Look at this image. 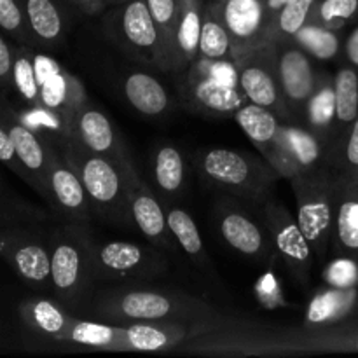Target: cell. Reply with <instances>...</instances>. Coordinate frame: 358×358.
I'll return each instance as SVG.
<instances>
[{
  "label": "cell",
  "instance_id": "obj_1",
  "mask_svg": "<svg viewBox=\"0 0 358 358\" xmlns=\"http://www.w3.org/2000/svg\"><path fill=\"white\" fill-rule=\"evenodd\" d=\"M87 311L110 324L150 320H180L187 324L215 322V308L182 290L152 285H121L93 294Z\"/></svg>",
  "mask_w": 358,
  "mask_h": 358
},
{
  "label": "cell",
  "instance_id": "obj_2",
  "mask_svg": "<svg viewBox=\"0 0 358 358\" xmlns=\"http://www.w3.org/2000/svg\"><path fill=\"white\" fill-rule=\"evenodd\" d=\"M51 250V290L56 301L72 313L87 306L96 280L91 227L59 222L49 231Z\"/></svg>",
  "mask_w": 358,
  "mask_h": 358
},
{
  "label": "cell",
  "instance_id": "obj_3",
  "mask_svg": "<svg viewBox=\"0 0 358 358\" xmlns=\"http://www.w3.org/2000/svg\"><path fill=\"white\" fill-rule=\"evenodd\" d=\"M185 353L212 357H285L308 355L297 331L278 332L252 324H238L219 318L194 324ZM182 343V345H184Z\"/></svg>",
  "mask_w": 358,
  "mask_h": 358
},
{
  "label": "cell",
  "instance_id": "obj_4",
  "mask_svg": "<svg viewBox=\"0 0 358 358\" xmlns=\"http://www.w3.org/2000/svg\"><path fill=\"white\" fill-rule=\"evenodd\" d=\"M55 145L58 147L63 159L79 175L93 215L117 226L135 227L126 189L124 166L91 152L76 138L62 140Z\"/></svg>",
  "mask_w": 358,
  "mask_h": 358
},
{
  "label": "cell",
  "instance_id": "obj_5",
  "mask_svg": "<svg viewBox=\"0 0 358 358\" xmlns=\"http://www.w3.org/2000/svg\"><path fill=\"white\" fill-rule=\"evenodd\" d=\"M20 317L28 334L42 343H65L84 350L114 352L117 325L77 318L58 301L30 297L20 304Z\"/></svg>",
  "mask_w": 358,
  "mask_h": 358
},
{
  "label": "cell",
  "instance_id": "obj_6",
  "mask_svg": "<svg viewBox=\"0 0 358 358\" xmlns=\"http://www.w3.org/2000/svg\"><path fill=\"white\" fill-rule=\"evenodd\" d=\"M199 175L213 187L254 205H264L280 177L264 159L234 149H208L198 157Z\"/></svg>",
  "mask_w": 358,
  "mask_h": 358
},
{
  "label": "cell",
  "instance_id": "obj_7",
  "mask_svg": "<svg viewBox=\"0 0 358 358\" xmlns=\"http://www.w3.org/2000/svg\"><path fill=\"white\" fill-rule=\"evenodd\" d=\"M180 93L189 108L208 115H234L248 101L238 83L236 62L196 58L184 70Z\"/></svg>",
  "mask_w": 358,
  "mask_h": 358
},
{
  "label": "cell",
  "instance_id": "obj_8",
  "mask_svg": "<svg viewBox=\"0 0 358 358\" xmlns=\"http://www.w3.org/2000/svg\"><path fill=\"white\" fill-rule=\"evenodd\" d=\"M297 201V222L306 236L313 255L324 259L334 226V185L336 177L329 173L327 166L304 171L292 180Z\"/></svg>",
  "mask_w": 358,
  "mask_h": 358
},
{
  "label": "cell",
  "instance_id": "obj_9",
  "mask_svg": "<svg viewBox=\"0 0 358 358\" xmlns=\"http://www.w3.org/2000/svg\"><path fill=\"white\" fill-rule=\"evenodd\" d=\"M0 255L28 285L51 289L49 231L38 229L37 222L2 224Z\"/></svg>",
  "mask_w": 358,
  "mask_h": 358
},
{
  "label": "cell",
  "instance_id": "obj_10",
  "mask_svg": "<svg viewBox=\"0 0 358 358\" xmlns=\"http://www.w3.org/2000/svg\"><path fill=\"white\" fill-rule=\"evenodd\" d=\"M112 41L138 62L170 72L163 38L154 23L145 0H126L110 21Z\"/></svg>",
  "mask_w": 358,
  "mask_h": 358
},
{
  "label": "cell",
  "instance_id": "obj_11",
  "mask_svg": "<svg viewBox=\"0 0 358 358\" xmlns=\"http://www.w3.org/2000/svg\"><path fill=\"white\" fill-rule=\"evenodd\" d=\"M0 119L3 121L10 138H13L17 159H20L24 175H27L24 182L51 208L49 168H51L55 142L44 131L31 128L23 119L21 112L13 108V105L7 103L2 98H0Z\"/></svg>",
  "mask_w": 358,
  "mask_h": 358
},
{
  "label": "cell",
  "instance_id": "obj_12",
  "mask_svg": "<svg viewBox=\"0 0 358 358\" xmlns=\"http://www.w3.org/2000/svg\"><path fill=\"white\" fill-rule=\"evenodd\" d=\"M168 259L164 250L156 245L133 241H108L94 250L96 280H152L168 273Z\"/></svg>",
  "mask_w": 358,
  "mask_h": 358
},
{
  "label": "cell",
  "instance_id": "obj_13",
  "mask_svg": "<svg viewBox=\"0 0 358 358\" xmlns=\"http://www.w3.org/2000/svg\"><path fill=\"white\" fill-rule=\"evenodd\" d=\"M236 72L241 91L250 103L269 108L283 122H294L282 93L273 41L241 55L236 59Z\"/></svg>",
  "mask_w": 358,
  "mask_h": 358
},
{
  "label": "cell",
  "instance_id": "obj_14",
  "mask_svg": "<svg viewBox=\"0 0 358 358\" xmlns=\"http://www.w3.org/2000/svg\"><path fill=\"white\" fill-rule=\"evenodd\" d=\"M262 224L271 238L276 257L301 285L306 287L313 266V250L301 231L297 217H294L282 203L268 199L262 205Z\"/></svg>",
  "mask_w": 358,
  "mask_h": 358
},
{
  "label": "cell",
  "instance_id": "obj_15",
  "mask_svg": "<svg viewBox=\"0 0 358 358\" xmlns=\"http://www.w3.org/2000/svg\"><path fill=\"white\" fill-rule=\"evenodd\" d=\"M213 217L219 234L238 254L261 264L271 262L276 257L275 247L262 220L261 224L254 220L243 206L238 205L234 196L227 194L217 199Z\"/></svg>",
  "mask_w": 358,
  "mask_h": 358
},
{
  "label": "cell",
  "instance_id": "obj_16",
  "mask_svg": "<svg viewBox=\"0 0 358 358\" xmlns=\"http://www.w3.org/2000/svg\"><path fill=\"white\" fill-rule=\"evenodd\" d=\"M273 45L283 98L294 122H299L308 100L320 84V76L315 72L313 58L296 41H273Z\"/></svg>",
  "mask_w": 358,
  "mask_h": 358
},
{
  "label": "cell",
  "instance_id": "obj_17",
  "mask_svg": "<svg viewBox=\"0 0 358 358\" xmlns=\"http://www.w3.org/2000/svg\"><path fill=\"white\" fill-rule=\"evenodd\" d=\"M210 6L229 34L234 59L271 42L266 0H215Z\"/></svg>",
  "mask_w": 358,
  "mask_h": 358
},
{
  "label": "cell",
  "instance_id": "obj_18",
  "mask_svg": "<svg viewBox=\"0 0 358 358\" xmlns=\"http://www.w3.org/2000/svg\"><path fill=\"white\" fill-rule=\"evenodd\" d=\"M124 178L129 208H131V217L136 229L157 248L168 252V254H177L180 248L168 226L166 212L157 198V192H154L138 177L135 164L124 166Z\"/></svg>",
  "mask_w": 358,
  "mask_h": 358
},
{
  "label": "cell",
  "instance_id": "obj_19",
  "mask_svg": "<svg viewBox=\"0 0 358 358\" xmlns=\"http://www.w3.org/2000/svg\"><path fill=\"white\" fill-rule=\"evenodd\" d=\"M49 189H51V210L62 222L91 227L94 215L86 189L79 175L63 159L56 145L49 168Z\"/></svg>",
  "mask_w": 358,
  "mask_h": 358
},
{
  "label": "cell",
  "instance_id": "obj_20",
  "mask_svg": "<svg viewBox=\"0 0 358 358\" xmlns=\"http://www.w3.org/2000/svg\"><path fill=\"white\" fill-rule=\"evenodd\" d=\"M278 142L282 149L278 173L282 178L292 180L304 171L327 166L331 154L329 143L301 122H282Z\"/></svg>",
  "mask_w": 358,
  "mask_h": 358
},
{
  "label": "cell",
  "instance_id": "obj_21",
  "mask_svg": "<svg viewBox=\"0 0 358 358\" xmlns=\"http://www.w3.org/2000/svg\"><path fill=\"white\" fill-rule=\"evenodd\" d=\"M192 324L180 320L129 322L117 325L115 352H170L189 338Z\"/></svg>",
  "mask_w": 358,
  "mask_h": 358
},
{
  "label": "cell",
  "instance_id": "obj_22",
  "mask_svg": "<svg viewBox=\"0 0 358 358\" xmlns=\"http://www.w3.org/2000/svg\"><path fill=\"white\" fill-rule=\"evenodd\" d=\"M73 138L79 140L91 152L108 157L121 166L133 164L124 140L114 122L91 101H87L73 119Z\"/></svg>",
  "mask_w": 358,
  "mask_h": 358
},
{
  "label": "cell",
  "instance_id": "obj_23",
  "mask_svg": "<svg viewBox=\"0 0 358 358\" xmlns=\"http://www.w3.org/2000/svg\"><path fill=\"white\" fill-rule=\"evenodd\" d=\"M38 48H58L70 30L69 10L63 0H20Z\"/></svg>",
  "mask_w": 358,
  "mask_h": 358
},
{
  "label": "cell",
  "instance_id": "obj_24",
  "mask_svg": "<svg viewBox=\"0 0 358 358\" xmlns=\"http://www.w3.org/2000/svg\"><path fill=\"white\" fill-rule=\"evenodd\" d=\"M353 177H336L334 233L339 255L355 259L358 255V196Z\"/></svg>",
  "mask_w": 358,
  "mask_h": 358
},
{
  "label": "cell",
  "instance_id": "obj_25",
  "mask_svg": "<svg viewBox=\"0 0 358 358\" xmlns=\"http://www.w3.org/2000/svg\"><path fill=\"white\" fill-rule=\"evenodd\" d=\"M238 126L243 129L245 135L248 136L255 149L262 154L269 164H275L280 154V143H278V133L280 126H282V119L271 112L269 108L261 107L247 101L240 110L234 114Z\"/></svg>",
  "mask_w": 358,
  "mask_h": 358
},
{
  "label": "cell",
  "instance_id": "obj_26",
  "mask_svg": "<svg viewBox=\"0 0 358 358\" xmlns=\"http://www.w3.org/2000/svg\"><path fill=\"white\" fill-rule=\"evenodd\" d=\"M203 14V0H180L175 28V72H184L198 58Z\"/></svg>",
  "mask_w": 358,
  "mask_h": 358
},
{
  "label": "cell",
  "instance_id": "obj_27",
  "mask_svg": "<svg viewBox=\"0 0 358 358\" xmlns=\"http://www.w3.org/2000/svg\"><path fill=\"white\" fill-rule=\"evenodd\" d=\"M122 93L128 103L147 117H157L170 108L171 98L166 87L147 72H129L122 80Z\"/></svg>",
  "mask_w": 358,
  "mask_h": 358
},
{
  "label": "cell",
  "instance_id": "obj_28",
  "mask_svg": "<svg viewBox=\"0 0 358 358\" xmlns=\"http://www.w3.org/2000/svg\"><path fill=\"white\" fill-rule=\"evenodd\" d=\"M355 301L357 289H334V287L327 285L311 297L303 327H329V325L343 320L350 313Z\"/></svg>",
  "mask_w": 358,
  "mask_h": 358
},
{
  "label": "cell",
  "instance_id": "obj_29",
  "mask_svg": "<svg viewBox=\"0 0 358 358\" xmlns=\"http://www.w3.org/2000/svg\"><path fill=\"white\" fill-rule=\"evenodd\" d=\"M154 182L157 196L163 199H177L185 189V159L184 154L171 143H164L154 154Z\"/></svg>",
  "mask_w": 358,
  "mask_h": 358
},
{
  "label": "cell",
  "instance_id": "obj_30",
  "mask_svg": "<svg viewBox=\"0 0 358 358\" xmlns=\"http://www.w3.org/2000/svg\"><path fill=\"white\" fill-rule=\"evenodd\" d=\"M336 121V93H334V79H320L317 91L313 96L308 100L301 115V124L310 128L317 133L320 138L331 147L332 131H334Z\"/></svg>",
  "mask_w": 358,
  "mask_h": 358
},
{
  "label": "cell",
  "instance_id": "obj_31",
  "mask_svg": "<svg viewBox=\"0 0 358 358\" xmlns=\"http://www.w3.org/2000/svg\"><path fill=\"white\" fill-rule=\"evenodd\" d=\"M166 220L170 226L171 234H173L175 241H177L178 248L194 262L198 268L203 271L210 269V259L206 255L205 247H203L201 234H199L198 226H196L194 219L189 215L185 210L177 208V206H170L166 210Z\"/></svg>",
  "mask_w": 358,
  "mask_h": 358
},
{
  "label": "cell",
  "instance_id": "obj_32",
  "mask_svg": "<svg viewBox=\"0 0 358 358\" xmlns=\"http://www.w3.org/2000/svg\"><path fill=\"white\" fill-rule=\"evenodd\" d=\"M198 58L213 62H236L226 27L212 6H205Z\"/></svg>",
  "mask_w": 358,
  "mask_h": 358
},
{
  "label": "cell",
  "instance_id": "obj_33",
  "mask_svg": "<svg viewBox=\"0 0 358 358\" xmlns=\"http://www.w3.org/2000/svg\"><path fill=\"white\" fill-rule=\"evenodd\" d=\"M13 87L21 98L27 112L38 110V86L34 65V48L17 44L14 48Z\"/></svg>",
  "mask_w": 358,
  "mask_h": 358
},
{
  "label": "cell",
  "instance_id": "obj_34",
  "mask_svg": "<svg viewBox=\"0 0 358 358\" xmlns=\"http://www.w3.org/2000/svg\"><path fill=\"white\" fill-rule=\"evenodd\" d=\"M336 121L334 126H350L358 117V73L353 69H339L334 77Z\"/></svg>",
  "mask_w": 358,
  "mask_h": 358
},
{
  "label": "cell",
  "instance_id": "obj_35",
  "mask_svg": "<svg viewBox=\"0 0 358 358\" xmlns=\"http://www.w3.org/2000/svg\"><path fill=\"white\" fill-rule=\"evenodd\" d=\"M313 3L315 0H287L269 28L271 41H292L310 20Z\"/></svg>",
  "mask_w": 358,
  "mask_h": 358
},
{
  "label": "cell",
  "instance_id": "obj_36",
  "mask_svg": "<svg viewBox=\"0 0 358 358\" xmlns=\"http://www.w3.org/2000/svg\"><path fill=\"white\" fill-rule=\"evenodd\" d=\"M292 41H296L311 58L322 59V62L338 56L339 48H341L336 30L310 23V21L297 31Z\"/></svg>",
  "mask_w": 358,
  "mask_h": 358
},
{
  "label": "cell",
  "instance_id": "obj_37",
  "mask_svg": "<svg viewBox=\"0 0 358 358\" xmlns=\"http://www.w3.org/2000/svg\"><path fill=\"white\" fill-rule=\"evenodd\" d=\"M145 2L163 38L164 51L170 62V72H175V28H177L180 0H145Z\"/></svg>",
  "mask_w": 358,
  "mask_h": 358
},
{
  "label": "cell",
  "instance_id": "obj_38",
  "mask_svg": "<svg viewBox=\"0 0 358 358\" xmlns=\"http://www.w3.org/2000/svg\"><path fill=\"white\" fill-rule=\"evenodd\" d=\"M357 14L358 0H320L313 3L308 21L331 30H338L352 21Z\"/></svg>",
  "mask_w": 358,
  "mask_h": 358
},
{
  "label": "cell",
  "instance_id": "obj_39",
  "mask_svg": "<svg viewBox=\"0 0 358 358\" xmlns=\"http://www.w3.org/2000/svg\"><path fill=\"white\" fill-rule=\"evenodd\" d=\"M0 28L17 41V44L38 48L20 0H0Z\"/></svg>",
  "mask_w": 358,
  "mask_h": 358
},
{
  "label": "cell",
  "instance_id": "obj_40",
  "mask_svg": "<svg viewBox=\"0 0 358 358\" xmlns=\"http://www.w3.org/2000/svg\"><path fill=\"white\" fill-rule=\"evenodd\" d=\"M324 282L325 285L334 287V289H357L358 262L346 255H339L325 266Z\"/></svg>",
  "mask_w": 358,
  "mask_h": 358
},
{
  "label": "cell",
  "instance_id": "obj_41",
  "mask_svg": "<svg viewBox=\"0 0 358 358\" xmlns=\"http://www.w3.org/2000/svg\"><path fill=\"white\" fill-rule=\"evenodd\" d=\"M44 213L37 208L24 205V203H14L0 199V226L2 224L14 222H42Z\"/></svg>",
  "mask_w": 358,
  "mask_h": 358
},
{
  "label": "cell",
  "instance_id": "obj_42",
  "mask_svg": "<svg viewBox=\"0 0 358 358\" xmlns=\"http://www.w3.org/2000/svg\"><path fill=\"white\" fill-rule=\"evenodd\" d=\"M0 163H2L3 166L9 168L13 173H16L21 180H24V178H27L23 166H21L20 159H17V154H16V149H14L13 138H10L9 131H7V128H6V124H3L2 119H0Z\"/></svg>",
  "mask_w": 358,
  "mask_h": 358
},
{
  "label": "cell",
  "instance_id": "obj_43",
  "mask_svg": "<svg viewBox=\"0 0 358 358\" xmlns=\"http://www.w3.org/2000/svg\"><path fill=\"white\" fill-rule=\"evenodd\" d=\"M14 48L0 35V90L13 87Z\"/></svg>",
  "mask_w": 358,
  "mask_h": 358
},
{
  "label": "cell",
  "instance_id": "obj_44",
  "mask_svg": "<svg viewBox=\"0 0 358 358\" xmlns=\"http://www.w3.org/2000/svg\"><path fill=\"white\" fill-rule=\"evenodd\" d=\"M345 161L346 166L358 170V117L350 128V135L345 145Z\"/></svg>",
  "mask_w": 358,
  "mask_h": 358
},
{
  "label": "cell",
  "instance_id": "obj_45",
  "mask_svg": "<svg viewBox=\"0 0 358 358\" xmlns=\"http://www.w3.org/2000/svg\"><path fill=\"white\" fill-rule=\"evenodd\" d=\"M66 6H72L77 13L86 14V16H93V14H98L101 9H103L107 3L101 2V0H63Z\"/></svg>",
  "mask_w": 358,
  "mask_h": 358
},
{
  "label": "cell",
  "instance_id": "obj_46",
  "mask_svg": "<svg viewBox=\"0 0 358 358\" xmlns=\"http://www.w3.org/2000/svg\"><path fill=\"white\" fill-rule=\"evenodd\" d=\"M345 51L348 59L352 62V65L358 66V27L348 35V38H346Z\"/></svg>",
  "mask_w": 358,
  "mask_h": 358
},
{
  "label": "cell",
  "instance_id": "obj_47",
  "mask_svg": "<svg viewBox=\"0 0 358 358\" xmlns=\"http://www.w3.org/2000/svg\"><path fill=\"white\" fill-rule=\"evenodd\" d=\"M101 2H105V3H122V2H126V0H101Z\"/></svg>",
  "mask_w": 358,
  "mask_h": 358
}]
</instances>
